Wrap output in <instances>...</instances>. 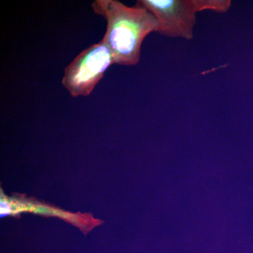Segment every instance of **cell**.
Instances as JSON below:
<instances>
[{
    "label": "cell",
    "mask_w": 253,
    "mask_h": 253,
    "mask_svg": "<svg viewBox=\"0 0 253 253\" xmlns=\"http://www.w3.org/2000/svg\"><path fill=\"white\" fill-rule=\"evenodd\" d=\"M91 6L95 14L107 23L103 38L112 53L115 64H138L145 38L158 31V23L154 15L136 3L127 6L118 0H94Z\"/></svg>",
    "instance_id": "6da1fadb"
},
{
    "label": "cell",
    "mask_w": 253,
    "mask_h": 253,
    "mask_svg": "<svg viewBox=\"0 0 253 253\" xmlns=\"http://www.w3.org/2000/svg\"><path fill=\"white\" fill-rule=\"evenodd\" d=\"M30 212L46 216H54L78 226L84 234L89 232L94 226L101 224L102 221L94 219L89 214H77L66 212L54 207L39 204L36 201L22 198H10L5 196L1 191L0 213L1 217L8 215H18L21 212Z\"/></svg>",
    "instance_id": "277c9868"
},
{
    "label": "cell",
    "mask_w": 253,
    "mask_h": 253,
    "mask_svg": "<svg viewBox=\"0 0 253 253\" xmlns=\"http://www.w3.org/2000/svg\"><path fill=\"white\" fill-rule=\"evenodd\" d=\"M136 4L154 15L158 23L157 33L169 38L190 41L198 13L204 11L224 14L230 9L231 0H138Z\"/></svg>",
    "instance_id": "7a4b0ae2"
},
{
    "label": "cell",
    "mask_w": 253,
    "mask_h": 253,
    "mask_svg": "<svg viewBox=\"0 0 253 253\" xmlns=\"http://www.w3.org/2000/svg\"><path fill=\"white\" fill-rule=\"evenodd\" d=\"M114 64L112 53L102 38L83 50L66 66L61 84L73 98L86 97Z\"/></svg>",
    "instance_id": "3957f363"
}]
</instances>
